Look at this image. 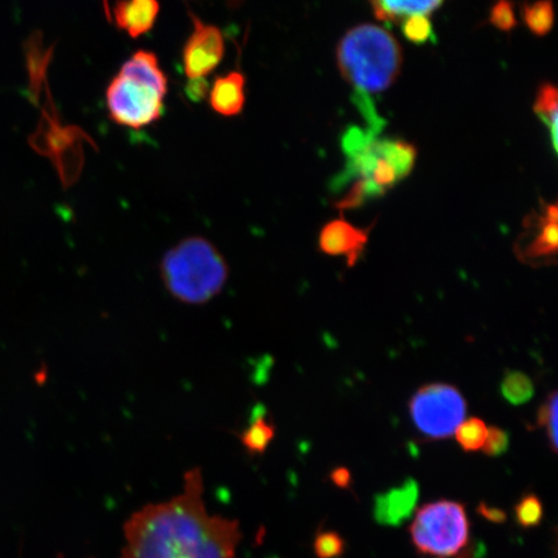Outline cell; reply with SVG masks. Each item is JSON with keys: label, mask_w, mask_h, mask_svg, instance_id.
<instances>
[{"label": "cell", "mask_w": 558, "mask_h": 558, "mask_svg": "<svg viewBox=\"0 0 558 558\" xmlns=\"http://www.w3.org/2000/svg\"><path fill=\"white\" fill-rule=\"evenodd\" d=\"M204 492V474L195 466L178 497L132 514L121 558H236L240 522L209 514Z\"/></svg>", "instance_id": "obj_1"}, {"label": "cell", "mask_w": 558, "mask_h": 558, "mask_svg": "<svg viewBox=\"0 0 558 558\" xmlns=\"http://www.w3.org/2000/svg\"><path fill=\"white\" fill-rule=\"evenodd\" d=\"M349 162L341 177L337 179V187H349L345 197L338 202L340 211L365 205L366 202L383 197L389 190L408 178L413 171L416 149L403 140L384 138L369 140L351 153Z\"/></svg>", "instance_id": "obj_2"}, {"label": "cell", "mask_w": 558, "mask_h": 558, "mask_svg": "<svg viewBox=\"0 0 558 558\" xmlns=\"http://www.w3.org/2000/svg\"><path fill=\"white\" fill-rule=\"evenodd\" d=\"M225 255L204 236H187L159 263L160 279L169 294L186 305H205L218 298L229 279Z\"/></svg>", "instance_id": "obj_3"}, {"label": "cell", "mask_w": 558, "mask_h": 558, "mask_svg": "<svg viewBox=\"0 0 558 558\" xmlns=\"http://www.w3.org/2000/svg\"><path fill=\"white\" fill-rule=\"evenodd\" d=\"M341 76L360 96L380 94L401 73L402 50L392 34L376 25H359L341 38L337 51Z\"/></svg>", "instance_id": "obj_4"}, {"label": "cell", "mask_w": 558, "mask_h": 558, "mask_svg": "<svg viewBox=\"0 0 558 558\" xmlns=\"http://www.w3.org/2000/svg\"><path fill=\"white\" fill-rule=\"evenodd\" d=\"M410 535L418 553L452 557L469 543L470 521L458 501L438 500L418 509Z\"/></svg>", "instance_id": "obj_5"}, {"label": "cell", "mask_w": 558, "mask_h": 558, "mask_svg": "<svg viewBox=\"0 0 558 558\" xmlns=\"http://www.w3.org/2000/svg\"><path fill=\"white\" fill-rule=\"evenodd\" d=\"M410 415L422 435L445 439L456 434L464 421L466 402L450 384L432 383L423 386L409 404Z\"/></svg>", "instance_id": "obj_6"}, {"label": "cell", "mask_w": 558, "mask_h": 558, "mask_svg": "<svg viewBox=\"0 0 558 558\" xmlns=\"http://www.w3.org/2000/svg\"><path fill=\"white\" fill-rule=\"evenodd\" d=\"M166 93L132 76L118 74L107 89L108 109L116 123L142 129L163 114Z\"/></svg>", "instance_id": "obj_7"}, {"label": "cell", "mask_w": 558, "mask_h": 558, "mask_svg": "<svg viewBox=\"0 0 558 558\" xmlns=\"http://www.w3.org/2000/svg\"><path fill=\"white\" fill-rule=\"evenodd\" d=\"M557 204H544L539 214L534 213L525 220V232L515 246L520 260L532 265L555 260L558 248Z\"/></svg>", "instance_id": "obj_8"}, {"label": "cell", "mask_w": 558, "mask_h": 558, "mask_svg": "<svg viewBox=\"0 0 558 558\" xmlns=\"http://www.w3.org/2000/svg\"><path fill=\"white\" fill-rule=\"evenodd\" d=\"M194 31L183 51L184 70L187 78L202 80L213 73L226 52V41L218 27L205 25L193 16Z\"/></svg>", "instance_id": "obj_9"}, {"label": "cell", "mask_w": 558, "mask_h": 558, "mask_svg": "<svg viewBox=\"0 0 558 558\" xmlns=\"http://www.w3.org/2000/svg\"><path fill=\"white\" fill-rule=\"evenodd\" d=\"M372 227L362 229L344 219H335L320 230L319 248L329 256H344L349 268L361 259L368 242Z\"/></svg>", "instance_id": "obj_10"}, {"label": "cell", "mask_w": 558, "mask_h": 558, "mask_svg": "<svg viewBox=\"0 0 558 558\" xmlns=\"http://www.w3.org/2000/svg\"><path fill=\"white\" fill-rule=\"evenodd\" d=\"M418 486L414 478H408L400 486L376 495L373 514L381 526L399 527L414 513Z\"/></svg>", "instance_id": "obj_11"}, {"label": "cell", "mask_w": 558, "mask_h": 558, "mask_svg": "<svg viewBox=\"0 0 558 558\" xmlns=\"http://www.w3.org/2000/svg\"><path fill=\"white\" fill-rule=\"evenodd\" d=\"M158 13L157 0H120L113 10L117 26L132 38L151 31Z\"/></svg>", "instance_id": "obj_12"}, {"label": "cell", "mask_w": 558, "mask_h": 558, "mask_svg": "<svg viewBox=\"0 0 558 558\" xmlns=\"http://www.w3.org/2000/svg\"><path fill=\"white\" fill-rule=\"evenodd\" d=\"M246 80L240 72H233L216 80L209 93V104L216 113L225 117L239 116L246 102Z\"/></svg>", "instance_id": "obj_13"}, {"label": "cell", "mask_w": 558, "mask_h": 558, "mask_svg": "<svg viewBox=\"0 0 558 558\" xmlns=\"http://www.w3.org/2000/svg\"><path fill=\"white\" fill-rule=\"evenodd\" d=\"M376 19L384 23L399 24L410 16H429L445 0H368Z\"/></svg>", "instance_id": "obj_14"}, {"label": "cell", "mask_w": 558, "mask_h": 558, "mask_svg": "<svg viewBox=\"0 0 558 558\" xmlns=\"http://www.w3.org/2000/svg\"><path fill=\"white\" fill-rule=\"evenodd\" d=\"M236 437L250 456H263L276 437V425L267 408L256 404L250 424Z\"/></svg>", "instance_id": "obj_15"}, {"label": "cell", "mask_w": 558, "mask_h": 558, "mask_svg": "<svg viewBox=\"0 0 558 558\" xmlns=\"http://www.w3.org/2000/svg\"><path fill=\"white\" fill-rule=\"evenodd\" d=\"M120 73L149 83V85L167 94V78L163 70L159 68L155 53L146 51L136 52L129 61L124 62Z\"/></svg>", "instance_id": "obj_16"}, {"label": "cell", "mask_w": 558, "mask_h": 558, "mask_svg": "<svg viewBox=\"0 0 558 558\" xmlns=\"http://www.w3.org/2000/svg\"><path fill=\"white\" fill-rule=\"evenodd\" d=\"M535 114L538 116L549 132L550 144L557 151V116H558V93L550 83L539 87L534 102Z\"/></svg>", "instance_id": "obj_17"}, {"label": "cell", "mask_w": 558, "mask_h": 558, "mask_svg": "<svg viewBox=\"0 0 558 558\" xmlns=\"http://www.w3.org/2000/svg\"><path fill=\"white\" fill-rule=\"evenodd\" d=\"M522 19L533 34L538 37L547 35L555 23L553 0H535L534 3L523 4Z\"/></svg>", "instance_id": "obj_18"}, {"label": "cell", "mask_w": 558, "mask_h": 558, "mask_svg": "<svg viewBox=\"0 0 558 558\" xmlns=\"http://www.w3.org/2000/svg\"><path fill=\"white\" fill-rule=\"evenodd\" d=\"M500 390L505 399L514 407L532 400L535 392L532 379L521 372H507L501 380Z\"/></svg>", "instance_id": "obj_19"}, {"label": "cell", "mask_w": 558, "mask_h": 558, "mask_svg": "<svg viewBox=\"0 0 558 558\" xmlns=\"http://www.w3.org/2000/svg\"><path fill=\"white\" fill-rule=\"evenodd\" d=\"M487 437V427L480 417H470L462 422L456 430L457 442L466 452L478 451L484 448Z\"/></svg>", "instance_id": "obj_20"}, {"label": "cell", "mask_w": 558, "mask_h": 558, "mask_svg": "<svg viewBox=\"0 0 558 558\" xmlns=\"http://www.w3.org/2000/svg\"><path fill=\"white\" fill-rule=\"evenodd\" d=\"M557 407L558 395L555 392L547 396L546 401L541 404L538 415H536V427L544 428L547 432L550 448L557 452Z\"/></svg>", "instance_id": "obj_21"}, {"label": "cell", "mask_w": 558, "mask_h": 558, "mask_svg": "<svg viewBox=\"0 0 558 558\" xmlns=\"http://www.w3.org/2000/svg\"><path fill=\"white\" fill-rule=\"evenodd\" d=\"M402 31L408 40L424 45L434 39V26L429 16L415 15L402 21Z\"/></svg>", "instance_id": "obj_22"}, {"label": "cell", "mask_w": 558, "mask_h": 558, "mask_svg": "<svg viewBox=\"0 0 558 558\" xmlns=\"http://www.w3.org/2000/svg\"><path fill=\"white\" fill-rule=\"evenodd\" d=\"M515 519L522 527L538 526L543 519V505L533 494L525 495L515 506Z\"/></svg>", "instance_id": "obj_23"}, {"label": "cell", "mask_w": 558, "mask_h": 558, "mask_svg": "<svg viewBox=\"0 0 558 558\" xmlns=\"http://www.w3.org/2000/svg\"><path fill=\"white\" fill-rule=\"evenodd\" d=\"M344 539L338 533L323 532L314 541V553L318 558H337L343 555Z\"/></svg>", "instance_id": "obj_24"}, {"label": "cell", "mask_w": 558, "mask_h": 558, "mask_svg": "<svg viewBox=\"0 0 558 558\" xmlns=\"http://www.w3.org/2000/svg\"><path fill=\"white\" fill-rule=\"evenodd\" d=\"M490 23L501 32H511L518 25L511 0H497L490 12Z\"/></svg>", "instance_id": "obj_25"}, {"label": "cell", "mask_w": 558, "mask_h": 558, "mask_svg": "<svg viewBox=\"0 0 558 558\" xmlns=\"http://www.w3.org/2000/svg\"><path fill=\"white\" fill-rule=\"evenodd\" d=\"M509 449L508 432L499 427L487 428V437L484 445V452L488 457L504 456Z\"/></svg>", "instance_id": "obj_26"}, {"label": "cell", "mask_w": 558, "mask_h": 558, "mask_svg": "<svg viewBox=\"0 0 558 558\" xmlns=\"http://www.w3.org/2000/svg\"><path fill=\"white\" fill-rule=\"evenodd\" d=\"M208 90L207 82L205 78L191 80L190 85L186 87V94L192 100L198 101L204 99Z\"/></svg>", "instance_id": "obj_27"}, {"label": "cell", "mask_w": 558, "mask_h": 558, "mask_svg": "<svg viewBox=\"0 0 558 558\" xmlns=\"http://www.w3.org/2000/svg\"><path fill=\"white\" fill-rule=\"evenodd\" d=\"M480 513L483 514L485 519L493 522H504L506 520V513L499 508L481 505Z\"/></svg>", "instance_id": "obj_28"}, {"label": "cell", "mask_w": 558, "mask_h": 558, "mask_svg": "<svg viewBox=\"0 0 558 558\" xmlns=\"http://www.w3.org/2000/svg\"><path fill=\"white\" fill-rule=\"evenodd\" d=\"M331 478L335 485L340 487H347L349 484H351V473H349V471L345 469L335 470L331 474Z\"/></svg>", "instance_id": "obj_29"}, {"label": "cell", "mask_w": 558, "mask_h": 558, "mask_svg": "<svg viewBox=\"0 0 558 558\" xmlns=\"http://www.w3.org/2000/svg\"><path fill=\"white\" fill-rule=\"evenodd\" d=\"M459 558H470V557H469V556H465V555H464V556H462V557H459Z\"/></svg>", "instance_id": "obj_30"}]
</instances>
